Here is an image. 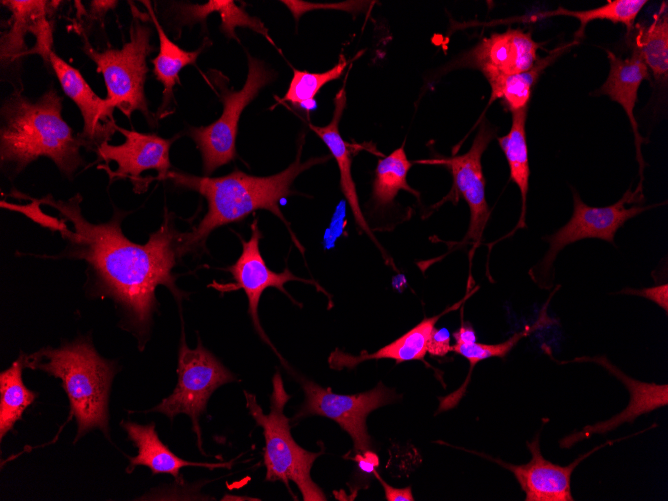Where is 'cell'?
Returning <instances> with one entry per match:
<instances>
[{
    "instance_id": "ac0fdd59",
    "label": "cell",
    "mask_w": 668,
    "mask_h": 501,
    "mask_svg": "<svg viewBox=\"0 0 668 501\" xmlns=\"http://www.w3.org/2000/svg\"><path fill=\"white\" fill-rule=\"evenodd\" d=\"M477 289L478 287L470 290V292H468L460 301L446 308L441 313L432 317H425L405 334L373 353L363 351L359 355H351L342 352L339 349H335L328 357L330 368L335 370H342L345 368L353 369L363 361L373 359H393L396 363L424 360L425 355L427 354V345L430 335L438 320L443 315L458 309Z\"/></svg>"
},
{
    "instance_id": "d590c367",
    "label": "cell",
    "mask_w": 668,
    "mask_h": 501,
    "mask_svg": "<svg viewBox=\"0 0 668 501\" xmlns=\"http://www.w3.org/2000/svg\"><path fill=\"white\" fill-rule=\"evenodd\" d=\"M382 485L384 492H385V498L388 501H413L414 496L412 494L411 487H405V488H394L390 486L388 483H386L377 473L376 470L373 472Z\"/></svg>"
},
{
    "instance_id": "2e32d148",
    "label": "cell",
    "mask_w": 668,
    "mask_h": 501,
    "mask_svg": "<svg viewBox=\"0 0 668 501\" xmlns=\"http://www.w3.org/2000/svg\"><path fill=\"white\" fill-rule=\"evenodd\" d=\"M540 45L521 29H508L483 38L466 61L487 75H513L528 70L537 60Z\"/></svg>"
},
{
    "instance_id": "83f0119b",
    "label": "cell",
    "mask_w": 668,
    "mask_h": 501,
    "mask_svg": "<svg viewBox=\"0 0 668 501\" xmlns=\"http://www.w3.org/2000/svg\"><path fill=\"white\" fill-rule=\"evenodd\" d=\"M12 12V25L1 39L2 63H11L25 51L24 37L31 32L35 22L46 15V1H1Z\"/></svg>"
},
{
    "instance_id": "7c38bea8",
    "label": "cell",
    "mask_w": 668,
    "mask_h": 501,
    "mask_svg": "<svg viewBox=\"0 0 668 501\" xmlns=\"http://www.w3.org/2000/svg\"><path fill=\"white\" fill-rule=\"evenodd\" d=\"M493 137V129L484 121L480 124L470 149L463 155L421 161L424 164L445 165L451 170L453 187L465 200L470 211L469 227L464 240L475 245L480 243L490 217L481 158Z\"/></svg>"
},
{
    "instance_id": "8fae6325",
    "label": "cell",
    "mask_w": 668,
    "mask_h": 501,
    "mask_svg": "<svg viewBox=\"0 0 668 501\" xmlns=\"http://www.w3.org/2000/svg\"><path fill=\"white\" fill-rule=\"evenodd\" d=\"M262 234L258 227V221L255 219L251 224V237L248 241L242 240V252L236 262L229 266L227 270L232 274L235 283L224 285L225 291H234L243 289L248 298V314L251 317L253 326L260 338L268 344L279 359L286 366L283 358L264 332L258 316V306L263 292L270 287H274L287 295L293 302L297 303L292 296L285 290L284 285L289 281H301L307 284L315 285L317 289L324 291L315 281L295 276L289 268L277 273L266 265L260 249L259 241ZM299 306L301 304L297 303Z\"/></svg>"
},
{
    "instance_id": "f1b7e54d",
    "label": "cell",
    "mask_w": 668,
    "mask_h": 501,
    "mask_svg": "<svg viewBox=\"0 0 668 501\" xmlns=\"http://www.w3.org/2000/svg\"><path fill=\"white\" fill-rule=\"evenodd\" d=\"M412 167L404 147L378 160L373 181V199L378 206L391 204L400 190L410 192L419 198V193L410 187L407 175Z\"/></svg>"
},
{
    "instance_id": "ba28073f",
    "label": "cell",
    "mask_w": 668,
    "mask_h": 501,
    "mask_svg": "<svg viewBox=\"0 0 668 501\" xmlns=\"http://www.w3.org/2000/svg\"><path fill=\"white\" fill-rule=\"evenodd\" d=\"M573 192V213L569 221L555 233L545 237L549 248L542 259L530 270L533 281L543 288H550L554 278L553 263L557 255L566 246L583 239L596 238L614 245L617 230L626 221L642 213L649 207L625 204L635 201L638 190L628 189L615 204L605 207H593L585 204L579 194Z\"/></svg>"
},
{
    "instance_id": "6da1fadb",
    "label": "cell",
    "mask_w": 668,
    "mask_h": 501,
    "mask_svg": "<svg viewBox=\"0 0 668 501\" xmlns=\"http://www.w3.org/2000/svg\"><path fill=\"white\" fill-rule=\"evenodd\" d=\"M80 201L79 195L68 201L54 200L51 196L42 199L41 202L56 208L61 215L59 220L48 215L45 226L60 231L68 241L65 253L88 263L100 289L125 309L142 335L156 310L158 285L166 286L178 300L183 295L172 274L179 234L172 214L165 213L160 228L145 244H137L121 231L125 213L115 211L108 222L92 224L82 216Z\"/></svg>"
},
{
    "instance_id": "603a6c76",
    "label": "cell",
    "mask_w": 668,
    "mask_h": 501,
    "mask_svg": "<svg viewBox=\"0 0 668 501\" xmlns=\"http://www.w3.org/2000/svg\"><path fill=\"white\" fill-rule=\"evenodd\" d=\"M575 42L562 45L552 50L543 58H537L534 64L526 71L513 75H487L491 87L490 102L502 99L505 106L512 111L527 107L532 88L542 72L551 65L565 50Z\"/></svg>"
},
{
    "instance_id": "cb8c5ba5",
    "label": "cell",
    "mask_w": 668,
    "mask_h": 501,
    "mask_svg": "<svg viewBox=\"0 0 668 501\" xmlns=\"http://www.w3.org/2000/svg\"><path fill=\"white\" fill-rule=\"evenodd\" d=\"M512 123L508 134L499 137L498 143L504 152L510 171V180L519 188L521 194V214L514 233L526 225L527 194L529 189V159L526 140L527 107L512 111Z\"/></svg>"
},
{
    "instance_id": "7402d4cb",
    "label": "cell",
    "mask_w": 668,
    "mask_h": 501,
    "mask_svg": "<svg viewBox=\"0 0 668 501\" xmlns=\"http://www.w3.org/2000/svg\"><path fill=\"white\" fill-rule=\"evenodd\" d=\"M148 10L152 22L157 30L159 37V52L152 60L153 72L156 79L162 83L163 100L158 111L159 117L167 114L173 95L174 86L179 83V73L187 65L195 64L200 53L205 49L208 40L202 46L194 51H186L169 39L159 23L149 1H142Z\"/></svg>"
},
{
    "instance_id": "8d00e7d4",
    "label": "cell",
    "mask_w": 668,
    "mask_h": 501,
    "mask_svg": "<svg viewBox=\"0 0 668 501\" xmlns=\"http://www.w3.org/2000/svg\"><path fill=\"white\" fill-rule=\"evenodd\" d=\"M358 463V467L365 473H373L375 467L379 464L378 456L371 450L364 453H357L353 458Z\"/></svg>"
},
{
    "instance_id": "4dcf8cb0",
    "label": "cell",
    "mask_w": 668,
    "mask_h": 501,
    "mask_svg": "<svg viewBox=\"0 0 668 501\" xmlns=\"http://www.w3.org/2000/svg\"><path fill=\"white\" fill-rule=\"evenodd\" d=\"M346 66L345 57L340 55L338 63L325 72L312 73L293 69L288 90L281 101L290 102L292 105L307 111L314 109L315 96L319 90L328 82L338 79Z\"/></svg>"
},
{
    "instance_id": "f35d334b",
    "label": "cell",
    "mask_w": 668,
    "mask_h": 501,
    "mask_svg": "<svg viewBox=\"0 0 668 501\" xmlns=\"http://www.w3.org/2000/svg\"><path fill=\"white\" fill-rule=\"evenodd\" d=\"M116 4V1H92L91 12L94 17L101 18L109 9L114 8Z\"/></svg>"
},
{
    "instance_id": "7a4b0ae2",
    "label": "cell",
    "mask_w": 668,
    "mask_h": 501,
    "mask_svg": "<svg viewBox=\"0 0 668 501\" xmlns=\"http://www.w3.org/2000/svg\"><path fill=\"white\" fill-rule=\"evenodd\" d=\"M301 151L302 145L299 146L295 161L271 176L259 177L235 170L228 175L211 178L168 171L165 179L177 187L198 192L208 203V211L202 220L191 231L178 234L177 258L203 248L208 236L216 228L241 221L259 209L270 211L286 224L294 244L303 253L304 249L282 214L279 202L293 194L291 186L297 176L314 165L324 163L329 157H314L302 162Z\"/></svg>"
},
{
    "instance_id": "d6a6232c",
    "label": "cell",
    "mask_w": 668,
    "mask_h": 501,
    "mask_svg": "<svg viewBox=\"0 0 668 501\" xmlns=\"http://www.w3.org/2000/svg\"><path fill=\"white\" fill-rule=\"evenodd\" d=\"M281 2L288 7V9L292 13L296 21L304 13L318 8H330V9L344 10L346 12H357L359 10H362L363 6H365L364 4L365 2L362 1H345L334 4H324V5L309 3L305 1H298V0H282Z\"/></svg>"
},
{
    "instance_id": "5bb4252c",
    "label": "cell",
    "mask_w": 668,
    "mask_h": 501,
    "mask_svg": "<svg viewBox=\"0 0 668 501\" xmlns=\"http://www.w3.org/2000/svg\"><path fill=\"white\" fill-rule=\"evenodd\" d=\"M614 441H608L578 457L567 466H560L545 459L540 449V435L527 442L531 453L528 463L513 465L485 456L511 471L525 493V501H574L571 494V475L575 467L596 450Z\"/></svg>"
},
{
    "instance_id": "e575fe53",
    "label": "cell",
    "mask_w": 668,
    "mask_h": 501,
    "mask_svg": "<svg viewBox=\"0 0 668 501\" xmlns=\"http://www.w3.org/2000/svg\"><path fill=\"white\" fill-rule=\"evenodd\" d=\"M450 334L445 328H434L427 345V353L432 356H445L451 351Z\"/></svg>"
},
{
    "instance_id": "e0dca14e",
    "label": "cell",
    "mask_w": 668,
    "mask_h": 501,
    "mask_svg": "<svg viewBox=\"0 0 668 501\" xmlns=\"http://www.w3.org/2000/svg\"><path fill=\"white\" fill-rule=\"evenodd\" d=\"M51 64L64 93L78 106L83 117V130L79 134L85 146L97 147L108 141L116 131L112 115L107 111L105 100L98 97L83 78L79 70L60 58L53 51L49 55Z\"/></svg>"
},
{
    "instance_id": "8992f818",
    "label": "cell",
    "mask_w": 668,
    "mask_h": 501,
    "mask_svg": "<svg viewBox=\"0 0 668 501\" xmlns=\"http://www.w3.org/2000/svg\"><path fill=\"white\" fill-rule=\"evenodd\" d=\"M151 29L135 17L130 27V38L121 49L99 52L85 43L84 52L96 64L97 72L103 75L107 97L105 106L112 115L118 108L130 118L138 110L150 121L144 83L148 68L146 58L152 52Z\"/></svg>"
},
{
    "instance_id": "3957f363",
    "label": "cell",
    "mask_w": 668,
    "mask_h": 501,
    "mask_svg": "<svg viewBox=\"0 0 668 501\" xmlns=\"http://www.w3.org/2000/svg\"><path fill=\"white\" fill-rule=\"evenodd\" d=\"M62 98L50 89L35 101L14 92L2 109L0 157L2 164L21 171L35 159L45 156L59 170L72 177L82 165L80 148L85 146L63 119Z\"/></svg>"
},
{
    "instance_id": "4fadbf2b",
    "label": "cell",
    "mask_w": 668,
    "mask_h": 501,
    "mask_svg": "<svg viewBox=\"0 0 668 501\" xmlns=\"http://www.w3.org/2000/svg\"><path fill=\"white\" fill-rule=\"evenodd\" d=\"M116 130L124 135V143L111 145L105 141L95 148L100 160L114 161L118 165L117 170L110 173L111 177H129L141 191L142 187L146 189V180L139 177L143 171L157 170L158 176L150 178L165 179L171 166L169 150L175 138L164 139L156 134L127 130L117 125Z\"/></svg>"
},
{
    "instance_id": "30bf717a",
    "label": "cell",
    "mask_w": 668,
    "mask_h": 501,
    "mask_svg": "<svg viewBox=\"0 0 668 501\" xmlns=\"http://www.w3.org/2000/svg\"><path fill=\"white\" fill-rule=\"evenodd\" d=\"M305 395L302 407L291 421L318 415L331 419L346 431L356 453L371 450L372 441L366 419L370 412L398 399L393 389L379 382L373 389L358 394H336L304 377H297Z\"/></svg>"
},
{
    "instance_id": "484cf974",
    "label": "cell",
    "mask_w": 668,
    "mask_h": 501,
    "mask_svg": "<svg viewBox=\"0 0 668 501\" xmlns=\"http://www.w3.org/2000/svg\"><path fill=\"white\" fill-rule=\"evenodd\" d=\"M630 42L632 51L644 61L657 80H666L668 75V12L663 2L653 21L648 25H637ZM629 35V34H628Z\"/></svg>"
},
{
    "instance_id": "52a82bcc",
    "label": "cell",
    "mask_w": 668,
    "mask_h": 501,
    "mask_svg": "<svg viewBox=\"0 0 668 501\" xmlns=\"http://www.w3.org/2000/svg\"><path fill=\"white\" fill-rule=\"evenodd\" d=\"M209 76L219 90L222 114L210 125L189 129V135L202 155L205 176L236 157L235 142L241 113L273 78L264 63L250 55L246 81L240 90L229 89L225 77L218 71L211 70Z\"/></svg>"
},
{
    "instance_id": "d6986e66",
    "label": "cell",
    "mask_w": 668,
    "mask_h": 501,
    "mask_svg": "<svg viewBox=\"0 0 668 501\" xmlns=\"http://www.w3.org/2000/svg\"><path fill=\"white\" fill-rule=\"evenodd\" d=\"M607 55L610 62L609 74L603 85L596 90V94L608 96L612 101L619 103L626 112L635 137L637 160L640 164L642 178L644 164L640 146L644 140L640 136L638 123L634 117V107L641 83L649 79V69L634 51L627 58L618 57L609 50H607Z\"/></svg>"
},
{
    "instance_id": "4316f807",
    "label": "cell",
    "mask_w": 668,
    "mask_h": 501,
    "mask_svg": "<svg viewBox=\"0 0 668 501\" xmlns=\"http://www.w3.org/2000/svg\"><path fill=\"white\" fill-rule=\"evenodd\" d=\"M24 354L12 366L0 374V438L12 429L22 417L24 410L32 404L36 393L29 390L22 380Z\"/></svg>"
},
{
    "instance_id": "44dd1931",
    "label": "cell",
    "mask_w": 668,
    "mask_h": 501,
    "mask_svg": "<svg viewBox=\"0 0 668 501\" xmlns=\"http://www.w3.org/2000/svg\"><path fill=\"white\" fill-rule=\"evenodd\" d=\"M128 438L138 448V455L130 458L127 471L131 472L136 466L148 467L152 474H169L178 482L180 470L187 466L204 467L210 470L215 468H230L232 462L203 463L190 462L176 456L158 437L154 424L139 425L133 422L122 423Z\"/></svg>"
},
{
    "instance_id": "1f68e13d",
    "label": "cell",
    "mask_w": 668,
    "mask_h": 501,
    "mask_svg": "<svg viewBox=\"0 0 668 501\" xmlns=\"http://www.w3.org/2000/svg\"><path fill=\"white\" fill-rule=\"evenodd\" d=\"M535 328H536L535 326L526 327L522 331H519L514 335H512L506 341L498 344H483L478 342H472V343H455L454 345H452L451 346L452 352H455L468 360L470 364L469 375L467 377V380L461 386V388L457 390L455 393L451 394V395H456L455 397H453L450 400L441 402L439 411L447 408H452L458 403V401L463 396V393L469 382V376L471 375L474 366L478 362L492 357H500V358L505 357L522 338L528 336L532 331L535 330Z\"/></svg>"
},
{
    "instance_id": "d4e9b609",
    "label": "cell",
    "mask_w": 668,
    "mask_h": 501,
    "mask_svg": "<svg viewBox=\"0 0 668 501\" xmlns=\"http://www.w3.org/2000/svg\"><path fill=\"white\" fill-rule=\"evenodd\" d=\"M176 13L182 24L192 25L204 22L207 16L213 12L219 13L221 17V31L231 39L238 40L236 27L249 28L261 35L273 44L268 29L258 18L249 15L243 8L235 4L233 0H210L204 4H176Z\"/></svg>"
},
{
    "instance_id": "277c9868",
    "label": "cell",
    "mask_w": 668,
    "mask_h": 501,
    "mask_svg": "<svg viewBox=\"0 0 668 501\" xmlns=\"http://www.w3.org/2000/svg\"><path fill=\"white\" fill-rule=\"evenodd\" d=\"M24 366L62 380L71 415L77 420V439L94 428H100L107 435V402L115 371L88 340L80 339L57 349L47 347L31 355L24 354Z\"/></svg>"
},
{
    "instance_id": "f546056e",
    "label": "cell",
    "mask_w": 668,
    "mask_h": 501,
    "mask_svg": "<svg viewBox=\"0 0 668 501\" xmlns=\"http://www.w3.org/2000/svg\"><path fill=\"white\" fill-rule=\"evenodd\" d=\"M646 3V0H612L607 1L602 6L583 11H572L558 7L552 11L536 14L532 19H541L556 15L574 17L580 22L579 28L575 32V38H582L587 24L594 20H608L614 24L621 23L626 27L628 35L634 29L635 19Z\"/></svg>"
},
{
    "instance_id": "ffe728a7",
    "label": "cell",
    "mask_w": 668,
    "mask_h": 501,
    "mask_svg": "<svg viewBox=\"0 0 668 501\" xmlns=\"http://www.w3.org/2000/svg\"><path fill=\"white\" fill-rule=\"evenodd\" d=\"M346 107V92L343 86L334 98V112L330 123L326 126L309 124L312 131L328 147L331 155L336 160L340 173L341 191L351 209L356 225L364 231L377 247L382 250L375 235L371 231L360 207L356 185L351 171V146L344 141L339 132V122Z\"/></svg>"
},
{
    "instance_id": "9c48e42d",
    "label": "cell",
    "mask_w": 668,
    "mask_h": 501,
    "mask_svg": "<svg viewBox=\"0 0 668 501\" xmlns=\"http://www.w3.org/2000/svg\"><path fill=\"white\" fill-rule=\"evenodd\" d=\"M178 383L171 395L151 411L167 415L171 420L177 414H187L201 452L202 439L199 417L205 412L211 394L221 385L232 382L235 376L207 349L200 340L190 349L182 334L178 356Z\"/></svg>"
},
{
    "instance_id": "836d02e7",
    "label": "cell",
    "mask_w": 668,
    "mask_h": 501,
    "mask_svg": "<svg viewBox=\"0 0 668 501\" xmlns=\"http://www.w3.org/2000/svg\"><path fill=\"white\" fill-rule=\"evenodd\" d=\"M620 293L628 295H636L643 298H646L659 307H661L666 313L668 312V284H660L652 287L642 288V289H633L625 288L620 291Z\"/></svg>"
},
{
    "instance_id": "9a60e30c",
    "label": "cell",
    "mask_w": 668,
    "mask_h": 501,
    "mask_svg": "<svg viewBox=\"0 0 668 501\" xmlns=\"http://www.w3.org/2000/svg\"><path fill=\"white\" fill-rule=\"evenodd\" d=\"M575 361H591L605 368L618 378L629 391L628 406L620 413L605 421L587 425L582 430L573 432L559 441L560 448H571L581 440L595 434H605L622 425L632 423L639 416L664 407L668 404V385L653 382H643L626 375L603 356L576 358Z\"/></svg>"
},
{
    "instance_id": "74e56055",
    "label": "cell",
    "mask_w": 668,
    "mask_h": 501,
    "mask_svg": "<svg viewBox=\"0 0 668 501\" xmlns=\"http://www.w3.org/2000/svg\"><path fill=\"white\" fill-rule=\"evenodd\" d=\"M455 343L476 342L475 330L469 322H462L460 327L452 334Z\"/></svg>"
},
{
    "instance_id": "5b68a950",
    "label": "cell",
    "mask_w": 668,
    "mask_h": 501,
    "mask_svg": "<svg viewBox=\"0 0 668 501\" xmlns=\"http://www.w3.org/2000/svg\"><path fill=\"white\" fill-rule=\"evenodd\" d=\"M244 395L250 415L256 425L263 430L265 480L282 481L289 490V481H293L300 490L304 501L327 500L322 489L311 478L312 465L323 451H308L293 439L290 432V419L284 414V408L291 396L284 388L281 374L276 372L272 378L268 414L263 413L255 395L247 391H244Z\"/></svg>"
}]
</instances>
